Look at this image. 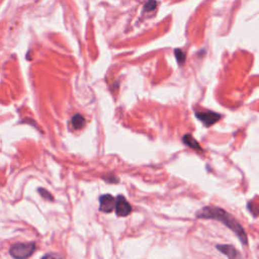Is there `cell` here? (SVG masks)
I'll return each instance as SVG.
<instances>
[{"label":"cell","instance_id":"1","mask_svg":"<svg viewBox=\"0 0 259 259\" xmlns=\"http://www.w3.org/2000/svg\"><path fill=\"white\" fill-rule=\"evenodd\" d=\"M196 217L198 219H213L222 222L224 225H226L231 231H233L242 244L247 245L248 243V237L244 229L241 227V225L237 222V220L232 217L229 212L224 210L221 207L217 206H205L201 208L197 213Z\"/></svg>","mask_w":259,"mask_h":259},{"label":"cell","instance_id":"2","mask_svg":"<svg viewBox=\"0 0 259 259\" xmlns=\"http://www.w3.org/2000/svg\"><path fill=\"white\" fill-rule=\"evenodd\" d=\"M35 250V244L33 242L15 243L9 248L10 255L15 259H26Z\"/></svg>","mask_w":259,"mask_h":259},{"label":"cell","instance_id":"3","mask_svg":"<svg viewBox=\"0 0 259 259\" xmlns=\"http://www.w3.org/2000/svg\"><path fill=\"white\" fill-rule=\"evenodd\" d=\"M115 213L118 217H126L132 212V206L121 194L117 195L114 203Z\"/></svg>","mask_w":259,"mask_h":259},{"label":"cell","instance_id":"4","mask_svg":"<svg viewBox=\"0 0 259 259\" xmlns=\"http://www.w3.org/2000/svg\"><path fill=\"white\" fill-rule=\"evenodd\" d=\"M115 198L110 194H102L99 197V210L103 212H110L114 208Z\"/></svg>","mask_w":259,"mask_h":259},{"label":"cell","instance_id":"5","mask_svg":"<svg viewBox=\"0 0 259 259\" xmlns=\"http://www.w3.org/2000/svg\"><path fill=\"white\" fill-rule=\"evenodd\" d=\"M195 115L199 120H201L205 124V126L213 124L220 119L221 116L220 114L213 111H198L195 113Z\"/></svg>","mask_w":259,"mask_h":259},{"label":"cell","instance_id":"6","mask_svg":"<svg viewBox=\"0 0 259 259\" xmlns=\"http://www.w3.org/2000/svg\"><path fill=\"white\" fill-rule=\"evenodd\" d=\"M215 248L220 252L225 254L229 259H241L242 258V256L238 252V250L232 245H217Z\"/></svg>","mask_w":259,"mask_h":259},{"label":"cell","instance_id":"7","mask_svg":"<svg viewBox=\"0 0 259 259\" xmlns=\"http://www.w3.org/2000/svg\"><path fill=\"white\" fill-rule=\"evenodd\" d=\"M183 143L185 144V145H187L188 147H190V148H192V149H194V150H198V151H200L201 150V148H200V146L198 145V143L190 136V135H185V136H183Z\"/></svg>","mask_w":259,"mask_h":259},{"label":"cell","instance_id":"8","mask_svg":"<svg viewBox=\"0 0 259 259\" xmlns=\"http://www.w3.org/2000/svg\"><path fill=\"white\" fill-rule=\"evenodd\" d=\"M85 124V118L81 114H75L72 117V125L74 128H81Z\"/></svg>","mask_w":259,"mask_h":259},{"label":"cell","instance_id":"9","mask_svg":"<svg viewBox=\"0 0 259 259\" xmlns=\"http://www.w3.org/2000/svg\"><path fill=\"white\" fill-rule=\"evenodd\" d=\"M37 191H38V193L40 194V196L41 197H44L45 199H47V200H54V197H53V195L47 190V189H45V188H38L37 189Z\"/></svg>","mask_w":259,"mask_h":259},{"label":"cell","instance_id":"10","mask_svg":"<svg viewBox=\"0 0 259 259\" xmlns=\"http://www.w3.org/2000/svg\"><path fill=\"white\" fill-rule=\"evenodd\" d=\"M175 57L179 63H183V61L185 59V55L183 54V52L181 50H175Z\"/></svg>","mask_w":259,"mask_h":259},{"label":"cell","instance_id":"11","mask_svg":"<svg viewBox=\"0 0 259 259\" xmlns=\"http://www.w3.org/2000/svg\"><path fill=\"white\" fill-rule=\"evenodd\" d=\"M155 7H156V1H155V0H149V1L146 3V5H145L146 11H151V10H153Z\"/></svg>","mask_w":259,"mask_h":259},{"label":"cell","instance_id":"12","mask_svg":"<svg viewBox=\"0 0 259 259\" xmlns=\"http://www.w3.org/2000/svg\"><path fill=\"white\" fill-rule=\"evenodd\" d=\"M41 259H62V258L57 253H49V254H46Z\"/></svg>","mask_w":259,"mask_h":259},{"label":"cell","instance_id":"13","mask_svg":"<svg viewBox=\"0 0 259 259\" xmlns=\"http://www.w3.org/2000/svg\"><path fill=\"white\" fill-rule=\"evenodd\" d=\"M103 179L105 180V181H107V182H110V183H113V182H117L118 181V179L115 177V176H105V177H103Z\"/></svg>","mask_w":259,"mask_h":259}]
</instances>
